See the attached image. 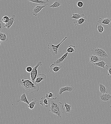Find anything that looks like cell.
Wrapping results in <instances>:
<instances>
[{
  "label": "cell",
  "instance_id": "cell-1",
  "mask_svg": "<svg viewBox=\"0 0 111 124\" xmlns=\"http://www.w3.org/2000/svg\"><path fill=\"white\" fill-rule=\"evenodd\" d=\"M51 106L49 110L51 113L58 115V117L61 118V115L64 112V109L62 103L59 101L58 98L56 97L50 100Z\"/></svg>",
  "mask_w": 111,
  "mask_h": 124
},
{
  "label": "cell",
  "instance_id": "cell-2",
  "mask_svg": "<svg viewBox=\"0 0 111 124\" xmlns=\"http://www.w3.org/2000/svg\"><path fill=\"white\" fill-rule=\"evenodd\" d=\"M18 82L20 85L28 92L33 93L38 92L39 90V85L35 84L27 78L22 79L19 78Z\"/></svg>",
  "mask_w": 111,
  "mask_h": 124
},
{
  "label": "cell",
  "instance_id": "cell-3",
  "mask_svg": "<svg viewBox=\"0 0 111 124\" xmlns=\"http://www.w3.org/2000/svg\"><path fill=\"white\" fill-rule=\"evenodd\" d=\"M67 38L66 36L57 45H54L52 43H49L48 44V49L52 56L54 57L57 55L58 53V49L61 44Z\"/></svg>",
  "mask_w": 111,
  "mask_h": 124
},
{
  "label": "cell",
  "instance_id": "cell-4",
  "mask_svg": "<svg viewBox=\"0 0 111 124\" xmlns=\"http://www.w3.org/2000/svg\"><path fill=\"white\" fill-rule=\"evenodd\" d=\"M91 51L93 54L96 55L99 57L106 58L109 56L103 49L100 48L95 47L91 49Z\"/></svg>",
  "mask_w": 111,
  "mask_h": 124
},
{
  "label": "cell",
  "instance_id": "cell-5",
  "mask_svg": "<svg viewBox=\"0 0 111 124\" xmlns=\"http://www.w3.org/2000/svg\"><path fill=\"white\" fill-rule=\"evenodd\" d=\"M42 63L40 61L39 62L32 68V70L31 72L30 78L31 80L35 84H36L35 81L38 74L37 69L39 66L42 65Z\"/></svg>",
  "mask_w": 111,
  "mask_h": 124
},
{
  "label": "cell",
  "instance_id": "cell-6",
  "mask_svg": "<svg viewBox=\"0 0 111 124\" xmlns=\"http://www.w3.org/2000/svg\"><path fill=\"white\" fill-rule=\"evenodd\" d=\"M75 89L73 85H68L64 87H61L59 91V94L62 96V93L66 91L69 92H73L75 90Z\"/></svg>",
  "mask_w": 111,
  "mask_h": 124
},
{
  "label": "cell",
  "instance_id": "cell-7",
  "mask_svg": "<svg viewBox=\"0 0 111 124\" xmlns=\"http://www.w3.org/2000/svg\"><path fill=\"white\" fill-rule=\"evenodd\" d=\"M16 16L14 15H12L9 17V20L8 22L5 23L4 27H6L7 29H9L15 21Z\"/></svg>",
  "mask_w": 111,
  "mask_h": 124
},
{
  "label": "cell",
  "instance_id": "cell-8",
  "mask_svg": "<svg viewBox=\"0 0 111 124\" xmlns=\"http://www.w3.org/2000/svg\"><path fill=\"white\" fill-rule=\"evenodd\" d=\"M46 6H39L37 5L35 6L33 9L32 11V13L34 16H36L39 12H40L43 8L45 7Z\"/></svg>",
  "mask_w": 111,
  "mask_h": 124
},
{
  "label": "cell",
  "instance_id": "cell-9",
  "mask_svg": "<svg viewBox=\"0 0 111 124\" xmlns=\"http://www.w3.org/2000/svg\"><path fill=\"white\" fill-rule=\"evenodd\" d=\"M17 102H23L27 103L28 105L29 104L27 98L26 94L24 92L21 95L19 96Z\"/></svg>",
  "mask_w": 111,
  "mask_h": 124
},
{
  "label": "cell",
  "instance_id": "cell-10",
  "mask_svg": "<svg viewBox=\"0 0 111 124\" xmlns=\"http://www.w3.org/2000/svg\"><path fill=\"white\" fill-rule=\"evenodd\" d=\"M46 75L44 73H41L37 74L35 79V82L36 84L45 80L46 78Z\"/></svg>",
  "mask_w": 111,
  "mask_h": 124
},
{
  "label": "cell",
  "instance_id": "cell-11",
  "mask_svg": "<svg viewBox=\"0 0 111 124\" xmlns=\"http://www.w3.org/2000/svg\"><path fill=\"white\" fill-rule=\"evenodd\" d=\"M62 67V66H55V64L53 63L52 64L49 68V71L52 73H54L59 71Z\"/></svg>",
  "mask_w": 111,
  "mask_h": 124
},
{
  "label": "cell",
  "instance_id": "cell-12",
  "mask_svg": "<svg viewBox=\"0 0 111 124\" xmlns=\"http://www.w3.org/2000/svg\"><path fill=\"white\" fill-rule=\"evenodd\" d=\"M111 21V19L109 17H107L104 18H100L98 21V23H101L102 24L108 25L111 27V26L109 24Z\"/></svg>",
  "mask_w": 111,
  "mask_h": 124
},
{
  "label": "cell",
  "instance_id": "cell-13",
  "mask_svg": "<svg viewBox=\"0 0 111 124\" xmlns=\"http://www.w3.org/2000/svg\"><path fill=\"white\" fill-rule=\"evenodd\" d=\"M68 52H67L64 54L61 57L56 59L54 62V63L55 65H58L62 63L67 57L68 54Z\"/></svg>",
  "mask_w": 111,
  "mask_h": 124
},
{
  "label": "cell",
  "instance_id": "cell-14",
  "mask_svg": "<svg viewBox=\"0 0 111 124\" xmlns=\"http://www.w3.org/2000/svg\"><path fill=\"white\" fill-rule=\"evenodd\" d=\"M28 1L33 3H38L43 5L46 6L48 5L49 2L48 0H27Z\"/></svg>",
  "mask_w": 111,
  "mask_h": 124
},
{
  "label": "cell",
  "instance_id": "cell-15",
  "mask_svg": "<svg viewBox=\"0 0 111 124\" xmlns=\"http://www.w3.org/2000/svg\"><path fill=\"white\" fill-rule=\"evenodd\" d=\"M89 63H93L99 62L100 61L99 57L95 55H91L90 56Z\"/></svg>",
  "mask_w": 111,
  "mask_h": 124
},
{
  "label": "cell",
  "instance_id": "cell-16",
  "mask_svg": "<svg viewBox=\"0 0 111 124\" xmlns=\"http://www.w3.org/2000/svg\"><path fill=\"white\" fill-rule=\"evenodd\" d=\"M88 19L86 16L80 18L79 19L76 20L75 19L74 21L73 22L75 24V25L76 26L78 24L81 25L83 24L84 21H85L86 20Z\"/></svg>",
  "mask_w": 111,
  "mask_h": 124
},
{
  "label": "cell",
  "instance_id": "cell-17",
  "mask_svg": "<svg viewBox=\"0 0 111 124\" xmlns=\"http://www.w3.org/2000/svg\"><path fill=\"white\" fill-rule=\"evenodd\" d=\"M38 102V100L36 98L32 99L30 101V103L27 105V107L30 109L33 110L35 105Z\"/></svg>",
  "mask_w": 111,
  "mask_h": 124
},
{
  "label": "cell",
  "instance_id": "cell-18",
  "mask_svg": "<svg viewBox=\"0 0 111 124\" xmlns=\"http://www.w3.org/2000/svg\"><path fill=\"white\" fill-rule=\"evenodd\" d=\"M99 85V89L101 94H103L107 93L108 90L106 87L102 83H100Z\"/></svg>",
  "mask_w": 111,
  "mask_h": 124
},
{
  "label": "cell",
  "instance_id": "cell-19",
  "mask_svg": "<svg viewBox=\"0 0 111 124\" xmlns=\"http://www.w3.org/2000/svg\"><path fill=\"white\" fill-rule=\"evenodd\" d=\"M47 99L44 97H43L39 101L40 104L42 106H44L45 107H48V102Z\"/></svg>",
  "mask_w": 111,
  "mask_h": 124
},
{
  "label": "cell",
  "instance_id": "cell-20",
  "mask_svg": "<svg viewBox=\"0 0 111 124\" xmlns=\"http://www.w3.org/2000/svg\"><path fill=\"white\" fill-rule=\"evenodd\" d=\"M54 3L52 5L49 6L53 9L55 8L58 7L62 5V2L61 0H54Z\"/></svg>",
  "mask_w": 111,
  "mask_h": 124
},
{
  "label": "cell",
  "instance_id": "cell-21",
  "mask_svg": "<svg viewBox=\"0 0 111 124\" xmlns=\"http://www.w3.org/2000/svg\"><path fill=\"white\" fill-rule=\"evenodd\" d=\"M64 105L66 108V112L69 113H72L74 110L72 109V106L65 102Z\"/></svg>",
  "mask_w": 111,
  "mask_h": 124
},
{
  "label": "cell",
  "instance_id": "cell-22",
  "mask_svg": "<svg viewBox=\"0 0 111 124\" xmlns=\"http://www.w3.org/2000/svg\"><path fill=\"white\" fill-rule=\"evenodd\" d=\"M0 40L4 43H5L8 41V37L5 33L0 32Z\"/></svg>",
  "mask_w": 111,
  "mask_h": 124
},
{
  "label": "cell",
  "instance_id": "cell-23",
  "mask_svg": "<svg viewBox=\"0 0 111 124\" xmlns=\"http://www.w3.org/2000/svg\"><path fill=\"white\" fill-rule=\"evenodd\" d=\"M73 16L71 18L78 20L79 18L86 16L84 14H81L80 13H73L72 14Z\"/></svg>",
  "mask_w": 111,
  "mask_h": 124
},
{
  "label": "cell",
  "instance_id": "cell-24",
  "mask_svg": "<svg viewBox=\"0 0 111 124\" xmlns=\"http://www.w3.org/2000/svg\"><path fill=\"white\" fill-rule=\"evenodd\" d=\"M96 27L99 33H102L104 31V28L102 24L98 22L96 25Z\"/></svg>",
  "mask_w": 111,
  "mask_h": 124
},
{
  "label": "cell",
  "instance_id": "cell-25",
  "mask_svg": "<svg viewBox=\"0 0 111 124\" xmlns=\"http://www.w3.org/2000/svg\"><path fill=\"white\" fill-rule=\"evenodd\" d=\"M94 65L98 67H100L104 68H105V65L106 63L103 60L97 62L93 63Z\"/></svg>",
  "mask_w": 111,
  "mask_h": 124
},
{
  "label": "cell",
  "instance_id": "cell-26",
  "mask_svg": "<svg viewBox=\"0 0 111 124\" xmlns=\"http://www.w3.org/2000/svg\"><path fill=\"white\" fill-rule=\"evenodd\" d=\"M67 51L68 53H71L73 52H75L76 51L75 46L72 45H70L67 50Z\"/></svg>",
  "mask_w": 111,
  "mask_h": 124
},
{
  "label": "cell",
  "instance_id": "cell-27",
  "mask_svg": "<svg viewBox=\"0 0 111 124\" xmlns=\"http://www.w3.org/2000/svg\"><path fill=\"white\" fill-rule=\"evenodd\" d=\"M100 100L103 103H106L109 100L106 97L104 94H102L100 96Z\"/></svg>",
  "mask_w": 111,
  "mask_h": 124
},
{
  "label": "cell",
  "instance_id": "cell-28",
  "mask_svg": "<svg viewBox=\"0 0 111 124\" xmlns=\"http://www.w3.org/2000/svg\"><path fill=\"white\" fill-rule=\"evenodd\" d=\"M53 93L51 92H49L46 94L45 97L47 99H49L51 98H53L54 96Z\"/></svg>",
  "mask_w": 111,
  "mask_h": 124
},
{
  "label": "cell",
  "instance_id": "cell-29",
  "mask_svg": "<svg viewBox=\"0 0 111 124\" xmlns=\"http://www.w3.org/2000/svg\"><path fill=\"white\" fill-rule=\"evenodd\" d=\"M9 20V17L8 16H5L2 17V21L4 23H6L8 22Z\"/></svg>",
  "mask_w": 111,
  "mask_h": 124
},
{
  "label": "cell",
  "instance_id": "cell-30",
  "mask_svg": "<svg viewBox=\"0 0 111 124\" xmlns=\"http://www.w3.org/2000/svg\"><path fill=\"white\" fill-rule=\"evenodd\" d=\"M106 68L108 70V75L111 76V66L106 65Z\"/></svg>",
  "mask_w": 111,
  "mask_h": 124
},
{
  "label": "cell",
  "instance_id": "cell-31",
  "mask_svg": "<svg viewBox=\"0 0 111 124\" xmlns=\"http://www.w3.org/2000/svg\"><path fill=\"white\" fill-rule=\"evenodd\" d=\"M32 69V67L31 66H27L26 69V71L28 72H31Z\"/></svg>",
  "mask_w": 111,
  "mask_h": 124
},
{
  "label": "cell",
  "instance_id": "cell-32",
  "mask_svg": "<svg viewBox=\"0 0 111 124\" xmlns=\"http://www.w3.org/2000/svg\"><path fill=\"white\" fill-rule=\"evenodd\" d=\"M77 5L78 7H81L83 6V3L82 1H79L77 2Z\"/></svg>",
  "mask_w": 111,
  "mask_h": 124
},
{
  "label": "cell",
  "instance_id": "cell-33",
  "mask_svg": "<svg viewBox=\"0 0 111 124\" xmlns=\"http://www.w3.org/2000/svg\"><path fill=\"white\" fill-rule=\"evenodd\" d=\"M3 22L2 21H0V32H1V31L2 30L3 27H4L5 25H4Z\"/></svg>",
  "mask_w": 111,
  "mask_h": 124
},
{
  "label": "cell",
  "instance_id": "cell-34",
  "mask_svg": "<svg viewBox=\"0 0 111 124\" xmlns=\"http://www.w3.org/2000/svg\"><path fill=\"white\" fill-rule=\"evenodd\" d=\"M104 95L109 100H110L111 99V95L110 94H104Z\"/></svg>",
  "mask_w": 111,
  "mask_h": 124
},
{
  "label": "cell",
  "instance_id": "cell-35",
  "mask_svg": "<svg viewBox=\"0 0 111 124\" xmlns=\"http://www.w3.org/2000/svg\"><path fill=\"white\" fill-rule=\"evenodd\" d=\"M1 41H0V45H1V44H2V43H1Z\"/></svg>",
  "mask_w": 111,
  "mask_h": 124
}]
</instances>
